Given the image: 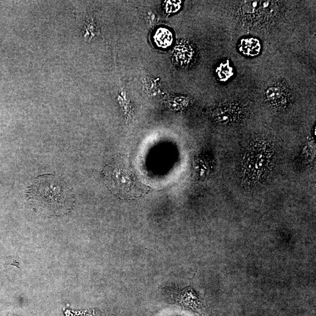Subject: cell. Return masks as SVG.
I'll return each instance as SVG.
<instances>
[{"label":"cell","mask_w":316,"mask_h":316,"mask_svg":"<svg viewBox=\"0 0 316 316\" xmlns=\"http://www.w3.org/2000/svg\"><path fill=\"white\" fill-rule=\"evenodd\" d=\"M217 72L220 79L222 80L226 81L232 77L233 69L230 67L229 61H227L226 63H223L220 65L217 69Z\"/></svg>","instance_id":"52a82bcc"},{"label":"cell","mask_w":316,"mask_h":316,"mask_svg":"<svg viewBox=\"0 0 316 316\" xmlns=\"http://www.w3.org/2000/svg\"><path fill=\"white\" fill-rule=\"evenodd\" d=\"M154 39L158 47L161 48H168L173 42L172 32L165 28L158 29L155 34Z\"/></svg>","instance_id":"277c9868"},{"label":"cell","mask_w":316,"mask_h":316,"mask_svg":"<svg viewBox=\"0 0 316 316\" xmlns=\"http://www.w3.org/2000/svg\"><path fill=\"white\" fill-rule=\"evenodd\" d=\"M104 178L112 192L124 198L140 196L143 192L141 184L125 158L116 157L103 171Z\"/></svg>","instance_id":"7a4b0ae2"},{"label":"cell","mask_w":316,"mask_h":316,"mask_svg":"<svg viewBox=\"0 0 316 316\" xmlns=\"http://www.w3.org/2000/svg\"><path fill=\"white\" fill-rule=\"evenodd\" d=\"M173 55L177 65L182 67H187L193 62L195 51L192 46L182 42L174 48Z\"/></svg>","instance_id":"3957f363"},{"label":"cell","mask_w":316,"mask_h":316,"mask_svg":"<svg viewBox=\"0 0 316 316\" xmlns=\"http://www.w3.org/2000/svg\"><path fill=\"white\" fill-rule=\"evenodd\" d=\"M181 1H169L166 3L165 9L167 12H175L180 8Z\"/></svg>","instance_id":"ba28073f"},{"label":"cell","mask_w":316,"mask_h":316,"mask_svg":"<svg viewBox=\"0 0 316 316\" xmlns=\"http://www.w3.org/2000/svg\"><path fill=\"white\" fill-rule=\"evenodd\" d=\"M240 51L248 56L258 55L261 49V45L258 39L248 38L242 39L239 46Z\"/></svg>","instance_id":"8992f818"},{"label":"cell","mask_w":316,"mask_h":316,"mask_svg":"<svg viewBox=\"0 0 316 316\" xmlns=\"http://www.w3.org/2000/svg\"><path fill=\"white\" fill-rule=\"evenodd\" d=\"M266 97L273 104H280L285 103L287 99V94L285 88L280 86H272L266 90Z\"/></svg>","instance_id":"5b68a950"},{"label":"cell","mask_w":316,"mask_h":316,"mask_svg":"<svg viewBox=\"0 0 316 316\" xmlns=\"http://www.w3.org/2000/svg\"><path fill=\"white\" fill-rule=\"evenodd\" d=\"M28 196L36 211L48 216L66 215L74 205L73 193L67 183L51 174L36 179Z\"/></svg>","instance_id":"6da1fadb"}]
</instances>
